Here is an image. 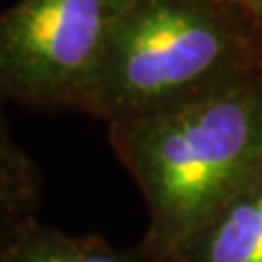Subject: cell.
<instances>
[{"label": "cell", "instance_id": "cell-5", "mask_svg": "<svg viewBox=\"0 0 262 262\" xmlns=\"http://www.w3.org/2000/svg\"><path fill=\"white\" fill-rule=\"evenodd\" d=\"M0 101V260L18 238L37 225L44 179L18 140Z\"/></svg>", "mask_w": 262, "mask_h": 262}, {"label": "cell", "instance_id": "cell-7", "mask_svg": "<svg viewBox=\"0 0 262 262\" xmlns=\"http://www.w3.org/2000/svg\"><path fill=\"white\" fill-rule=\"evenodd\" d=\"M219 3H225L229 7H236V9H241L243 13H256L258 11L256 0H219Z\"/></svg>", "mask_w": 262, "mask_h": 262}, {"label": "cell", "instance_id": "cell-8", "mask_svg": "<svg viewBox=\"0 0 262 262\" xmlns=\"http://www.w3.org/2000/svg\"><path fill=\"white\" fill-rule=\"evenodd\" d=\"M256 7H258V11H262V0H256Z\"/></svg>", "mask_w": 262, "mask_h": 262}, {"label": "cell", "instance_id": "cell-6", "mask_svg": "<svg viewBox=\"0 0 262 262\" xmlns=\"http://www.w3.org/2000/svg\"><path fill=\"white\" fill-rule=\"evenodd\" d=\"M0 262H151V258L146 251H118L94 236H70L37 223Z\"/></svg>", "mask_w": 262, "mask_h": 262}, {"label": "cell", "instance_id": "cell-2", "mask_svg": "<svg viewBox=\"0 0 262 262\" xmlns=\"http://www.w3.org/2000/svg\"><path fill=\"white\" fill-rule=\"evenodd\" d=\"M243 15L219 0H134L81 112L110 122L245 75Z\"/></svg>", "mask_w": 262, "mask_h": 262}, {"label": "cell", "instance_id": "cell-3", "mask_svg": "<svg viewBox=\"0 0 262 262\" xmlns=\"http://www.w3.org/2000/svg\"><path fill=\"white\" fill-rule=\"evenodd\" d=\"M134 0H15L0 11V101L81 112Z\"/></svg>", "mask_w": 262, "mask_h": 262}, {"label": "cell", "instance_id": "cell-1", "mask_svg": "<svg viewBox=\"0 0 262 262\" xmlns=\"http://www.w3.org/2000/svg\"><path fill=\"white\" fill-rule=\"evenodd\" d=\"M107 127L149 208L151 262L175 256L262 170V83L247 75Z\"/></svg>", "mask_w": 262, "mask_h": 262}, {"label": "cell", "instance_id": "cell-4", "mask_svg": "<svg viewBox=\"0 0 262 262\" xmlns=\"http://www.w3.org/2000/svg\"><path fill=\"white\" fill-rule=\"evenodd\" d=\"M166 262H262V170Z\"/></svg>", "mask_w": 262, "mask_h": 262}]
</instances>
